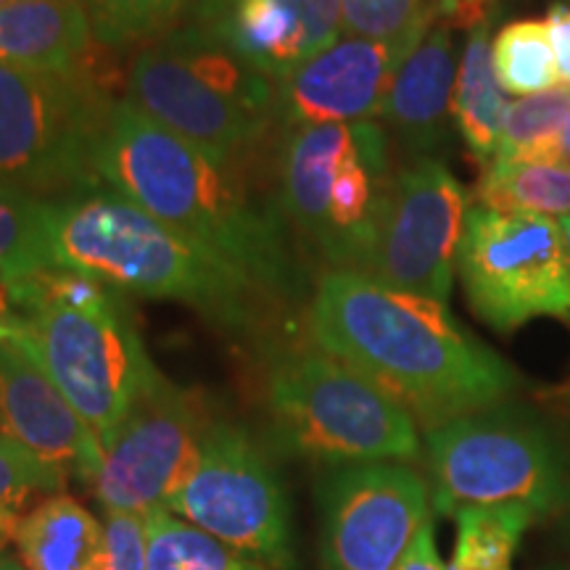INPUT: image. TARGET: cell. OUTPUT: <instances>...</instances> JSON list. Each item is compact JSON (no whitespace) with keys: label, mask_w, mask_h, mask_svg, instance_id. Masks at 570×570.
<instances>
[{"label":"cell","mask_w":570,"mask_h":570,"mask_svg":"<svg viewBox=\"0 0 570 570\" xmlns=\"http://www.w3.org/2000/svg\"><path fill=\"white\" fill-rule=\"evenodd\" d=\"M309 341L394 399L425 431L508 402L520 375L458 323L444 302L391 288L360 269L320 275Z\"/></svg>","instance_id":"obj_1"},{"label":"cell","mask_w":570,"mask_h":570,"mask_svg":"<svg viewBox=\"0 0 570 570\" xmlns=\"http://www.w3.org/2000/svg\"><path fill=\"white\" fill-rule=\"evenodd\" d=\"M244 161L214 159L119 98L96 167L106 188L244 269L277 302H294L304 291L294 230L281 202L246 180Z\"/></svg>","instance_id":"obj_2"},{"label":"cell","mask_w":570,"mask_h":570,"mask_svg":"<svg viewBox=\"0 0 570 570\" xmlns=\"http://www.w3.org/2000/svg\"><path fill=\"white\" fill-rule=\"evenodd\" d=\"M46 244L51 267L122 294L183 302L230 331H248L277 302L244 269L106 185L48 198Z\"/></svg>","instance_id":"obj_3"},{"label":"cell","mask_w":570,"mask_h":570,"mask_svg":"<svg viewBox=\"0 0 570 570\" xmlns=\"http://www.w3.org/2000/svg\"><path fill=\"white\" fill-rule=\"evenodd\" d=\"M265 404L275 439L312 462L344 468L420 458L410 412L312 341L269 356Z\"/></svg>","instance_id":"obj_4"},{"label":"cell","mask_w":570,"mask_h":570,"mask_svg":"<svg viewBox=\"0 0 570 570\" xmlns=\"http://www.w3.org/2000/svg\"><path fill=\"white\" fill-rule=\"evenodd\" d=\"M425 468L441 515L523 504L541 520L570 504L566 449L523 404L502 402L425 431Z\"/></svg>","instance_id":"obj_5"},{"label":"cell","mask_w":570,"mask_h":570,"mask_svg":"<svg viewBox=\"0 0 570 570\" xmlns=\"http://www.w3.org/2000/svg\"><path fill=\"white\" fill-rule=\"evenodd\" d=\"M96 59L71 75L0 63V180L40 198L98 188V151L119 98Z\"/></svg>","instance_id":"obj_6"},{"label":"cell","mask_w":570,"mask_h":570,"mask_svg":"<svg viewBox=\"0 0 570 570\" xmlns=\"http://www.w3.org/2000/svg\"><path fill=\"white\" fill-rule=\"evenodd\" d=\"M11 320L19 344L51 375L101 449L161 375L125 296L98 309L38 304Z\"/></svg>","instance_id":"obj_7"},{"label":"cell","mask_w":570,"mask_h":570,"mask_svg":"<svg viewBox=\"0 0 570 570\" xmlns=\"http://www.w3.org/2000/svg\"><path fill=\"white\" fill-rule=\"evenodd\" d=\"M458 275L470 312L502 336L533 320L570 323V248L550 214L473 206Z\"/></svg>","instance_id":"obj_8"},{"label":"cell","mask_w":570,"mask_h":570,"mask_svg":"<svg viewBox=\"0 0 570 570\" xmlns=\"http://www.w3.org/2000/svg\"><path fill=\"white\" fill-rule=\"evenodd\" d=\"M167 510L259 566L288 570V504L265 449L233 423L206 428L196 462Z\"/></svg>","instance_id":"obj_9"},{"label":"cell","mask_w":570,"mask_h":570,"mask_svg":"<svg viewBox=\"0 0 570 570\" xmlns=\"http://www.w3.org/2000/svg\"><path fill=\"white\" fill-rule=\"evenodd\" d=\"M468 212V194L452 169L420 156L383 185L354 269L446 304Z\"/></svg>","instance_id":"obj_10"},{"label":"cell","mask_w":570,"mask_h":570,"mask_svg":"<svg viewBox=\"0 0 570 570\" xmlns=\"http://www.w3.org/2000/svg\"><path fill=\"white\" fill-rule=\"evenodd\" d=\"M323 570H396L431 520V487L407 462L331 468L317 489Z\"/></svg>","instance_id":"obj_11"},{"label":"cell","mask_w":570,"mask_h":570,"mask_svg":"<svg viewBox=\"0 0 570 570\" xmlns=\"http://www.w3.org/2000/svg\"><path fill=\"white\" fill-rule=\"evenodd\" d=\"M204 402L159 375L119 425L92 479V494L106 512L151 515L194 468L206 428Z\"/></svg>","instance_id":"obj_12"},{"label":"cell","mask_w":570,"mask_h":570,"mask_svg":"<svg viewBox=\"0 0 570 570\" xmlns=\"http://www.w3.org/2000/svg\"><path fill=\"white\" fill-rule=\"evenodd\" d=\"M127 101L223 161L252 154L275 122L204 82L167 38L140 48L132 59Z\"/></svg>","instance_id":"obj_13"},{"label":"cell","mask_w":570,"mask_h":570,"mask_svg":"<svg viewBox=\"0 0 570 570\" xmlns=\"http://www.w3.org/2000/svg\"><path fill=\"white\" fill-rule=\"evenodd\" d=\"M404 59L383 42L341 38L277 80L275 122L281 130L373 122L386 106Z\"/></svg>","instance_id":"obj_14"},{"label":"cell","mask_w":570,"mask_h":570,"mask_svg":"<svg viewBox=\"0 0 570 570\" xmlns=\"http://www.w3.org/2000/svg\"><path fill=\"white\" fill-rule=\"evenodd\" d=\"M0 436L92 483L104 449L51 375L17 338L0 348Z\"/></svg>","instance_id":"obj_15"},{"label":"cell","mask_w":570,"mask_h":570,"mask_svg":"<svg viewBox=\"0 0 570 570\" xmlns=\"http://www.w3.org/2000/svg\"><path fill=\"white\" fill-rule=\"evenodd\" d=\"M352 125H315L283 130L281 196L285 219L298 248H312L327 262L331 252V190L341 161L354 151Z\"/></svg>","instance_id":"obj_16"},{"label":"cell","mask_w":570,"mask_h":570,"mask_svg":"<svg viewBox=\"0 0 570 570\" xmlns=\"http://www.w3.org/2000/svg\"><path fill=\"white\" fill-rule=\"evenodd\" d=\"M458 80L452 30L436 21L399 63L381 117L412 154H433L444 146Z\"/></svg>","instance_id":"obj_17"},{"label":"cell","mask_w":570,"mask_h":570,"mask_svg":"<svg viewBox=\"0 0 570 570\" xmlns=\"http://www.w3.org/2000/svg\"><path fill=\"white\" fill-rule=\"evenodd\" d=\"M96 46L80 0H19L0 9V63L71 75L98 59Z\"/></svg>","instance_id":"obj_18"},{"label":"cell","mask_w":570,"mask_h":570,"mask_svg":"<svg viewBox=\"0 0 570 570\" xmlns=\"http://www.w3.org/2000/svg\"><path fill=\"white\" fill-rule=\"evenodd\" d=\"M188 24L223 40L275 82L304 61L296 0H212Z\"/></svg>","instance_id":"obj_19"},{"label":"cell","mask_w":570,"mask_h":570,"mask_svg":"<svg viewBox=\"0 0 570 570\" xmlns=\"http://www.w3.org/2000/svg\"><path fill=\"white\" fill-rule=\"evenodd\" d=\"M24 570H104V525L67 494L42 499L11 533Z\"/></svg>","instance_id":"obj_20"},{"label":"cell","mask_w":570,"mask_h":570,"mask_svg":"<svg viewBox=\"0 0 570 570\" xmlns=\"http://www.w3.org/2000/svg\"><path fill=\"white\" fill-rule=\"evenodd\" d=\"M504 90L497 80L494 53H491V21L468 32L458 63V80L452 96V119L462 142L481 164L494 161L504 114Z\"/></svg>","instance_id":"obj_21"},{"label":"cell","mask_w":570,"mask_h":570,"mask_svg":"<svg viewBox=\"0 0 570 570\" xmlns=\"http://www.w3.org/2000/svg\"><path fill=\"white\" fill-rule=\"evenodd\" d=\"M92 38L109 51L148 48L180 30L198 0H80Z\"/></svg>","instance_id":"obj_22"},{"label":"cell","mask_w":570,"mask_h":570,"mask_svg":"<svg viewBox=\"0 0 570 570\" xmlns=\"http://www.w3.org/2000/svg\"><path fill=\"white\" fill-rule=\"evenodd\" d=\"M479 206L497 212L570 214V169L552 164L491 161L475 188Z\"/></svg>","instance_id":"obj_23"},{"label":"cell","mask_w":570,"mask_h":570,"mask_svg":"<svg viewBox=\"0 0 570 570\" xmlns=\"http://www.w3.org/2000/svg\"><path fill=\"white\" fill-rule=\"evenodd\" d=\"M458 541L446 570H510L520 537L537 523L523 504L465 508L458 515Z\"/></svg>","instance_id":"obj_24"},{"label":"cell","mask_w":570,"mask_h":570,"mask_svg":"<svg viewBox=\"0 0 570 570\" xmlns=\"http://www.w3.org/2000/svg\"><path fill=\"white\" fill-rule=\"evenodd\" d=\"M497 80L510 96H537L560 85L558 61L544 19H518L491 40Z\"/></svg>","instance_id":"obj_25"},{"label":"cell","mask_w":570,"mask_h":570,"mask_svg":"<svg viewBox=\"0 0 570 570\" xmlns=\"http://www.w3.org/2000/svg\"><path fill=\"white\" fill-rule=\"evenodd\" d=\"M46 206L30 190L0 180V277L9 291L51 267L46 244Z\"/></svg>","instance_id":"obj_26"},{"label":"cell","mask_w":570,"mask_h":570,"mask_svg":"<svg viewBox=\"0 0 570 570\" xmlns=\"http://www.w3.org/2000/svg\"><path fill=\"white\" fill-rule=\"evenodd\" d=\"M146 570H262V566L175 512L156 510L148 515Z\"/></svg>","instance_id":"obj_27"},{"label":"cell","mask_w":570,"mask_h":570,"mask_svg":"<svg viewBox=\"0 0 570 570\" xmlns=\"http://www.w3.org/2000/svg\"><path fill=\"white\" fill-rule=\"evenodd\" d=\"M570 119V88H558L537 92V96L518 98L504 114L502 135L494 161L518 164H547L554 148V140Z\"/></svg>","instance_id":"obj_28"},{"label":"cell","mask_w":570,"mask_h":570,"mask_svg":"<svg viewBox=\"0 0 570 570\" xmlns=\"http://www.w3.org/2000/svg\"><path fill=\"white\" fill-rule=\"evenodd\" d=\"M348 38L383 42L407 56L439 21L436 0H341Z\"/></svg>","instance_id":"obj_29"},{"label":"cell","mask_w":570,"mask_h":570,"mask_svg":"<svg viewBox=\"0 0 570 570\" xmlns=\"http://www.w3.org/2000/svg\"><path fill=\"white\" fill-rule=\"evenodd\" d=\"M69 473L51 465L19 441L0 436V531L11 539L13 529L42 499L63 494Z\"/></svg>","instance_id":"obj_30"},{"label":"cell","mask_w":570,"mask_h":570,"mask_svg":"<svg viewBox=\"0 0 570 570\" xmlns=\"http://www.w3.org/2000/svg\"><path fill=\"white\" fill-rule=\"evenodd\" d=\"M104 539V570L148 568V515H138V512H106Z\"/></svg>","instance_id":"obj_31"},{"label":"cell","mask_w":570,"mask_h":570,"mask_svg":"<svg viewBox=\"0 0 570 570\" xmlns=\"http://www.w3.org/2000/svg\"><path fill=\"white\" fill-rule=\"evenodd\" d=\"M298 24H302L304 61L336 46L344 32V11L341 0H296Z\"/></svg>","instance_id":"obj_32"},{"label":"cell","mask_w":570,"mask_h":570,"mask_svg":"<svg viewBox=\"0 0 570 570\" xmlns=\"http://www.w3.org/2000/svg\"><path fill=\"white\" fill-rule=\"evenodd\" d=\"M499 0H436L439 19L449 30L473 32L489 24L497 13Z\"/></svg>","instance_id":"obj_33"},{"label":"cell","mask_w":570,"mask_h":570,"mask_svg":"<svg viewBox=\"0 0 570 570\" xmlns=\"http://www.w3.org/2000/svg\"><path fill=\"white\" fill-rule=\"evenodd\" d=\"M544 21L550 27L554 61H558V77L562 85L570 88V3H566V0L552 3Z\"/></svg>","instance_id":"obj_34"},{"label":"cell","mask_w":570,"mask_h":570,"mask_svg":"<svg viewBox=\"0 0 570 570\" xmlns=\"http://www.w3.org/2000/svg\"><path fill=\"white\" fill-rule=\"evenodd\" d=\"M396 570H446L436 550V533H433V520H425L423 529L415 533L412 544L404 552Z\"/></svg>","instance_id":"obj_35"},{"label":"cell","mask_w":570,"mask_h":570,"mask_svg":"<svg viewBox=\"0 0 570 570\" xmlns=\"http://www.w3.org/2000/svg\"><path fill=\"white\" fill-rule=\"evenodd\" d=\"M547 164H552V167L570 169V119L566 125H562L558 140H554L550 161H547Z\"/></svg>","instance_id":"obj_36"},{"label":"cell","mask_w":570,"mask_h":570,"mask_svg":"<svg viewBox=\"0 0 570 570\" xmlns=\"http://www.w3.org/2000/svg\"><path fill=\"white\" fill-rule=\"evenodd\" d=\"M13 317V302H11V291L6 285L3 277H0V320H11Z\"/></svg>","instance_id":"obj_37"},{"label":"cell","mask_w":570,"mask_h":570,"mask_svg":"<svg viewBox=\"0 0 570 570\" xmlns=\"http://www.w3.org/2000/svg\"><path fill=\"white\" fill-rule=\"evenodd\" d=\"M13 338H17V325H13V320H0V348Z\"/></svg>","instance_id":"obj_38"},{"label":"cell","mask_w":570,"mask_h":570,"mask_svg":"<svg viewBox=\"0 0 570 570\" xmlns=\"http://www.w3.org/2000/svg\"><path fill=\"white\" fill-rule=\"evenodd\" d=\"M0 570H24L19 560L9 558V554H0Z\"/></svg>","instance_id":"obj_39"},{"label":"cell","mask_w":570,"mask_h":570,"mask_svg":"<svg viewBox=\"0 0 570 570\" xmlns=\"http://www.w3.org/2000/svg\"><path fill=\"white\" fill-rule=\"evenodd\" d=\"M560 225H562V233H566V240H568V248H570V214L568 217H558Z\"/></svg>","instance_id":"obj_40"},{"label":"cell","mask_w":570,"mask_h":570,"mask_svg":"<svg viewBox=\"0 0 570 570\" xmlns=\"http://www.w3.org/2000/svg\"><path fill=\"white\" fill-rule=\"evenodd\" d=\"M13 3H19V0H0V9H6V6H13Z\"/></svg>","instance_id":"obj_41"},{"label":"cell","mask_w":570,"mask_h":570,"mask_svg":"<svg viewBox=\"0 0 570 570\" xmlns=\"http://www.w3.org/2000/svg\"><path fill=\"white\" fill-rule=\"evenodd\" d=\"M6 541H9V537H6V533H3V531H0V547H3V544H6Z\"/></svg>","instance_id":"obj_42"},{"label":"cell","mask_w":570,"mask_h":570,"mask_svg":"<svg viewBox=\"0 0 570 570\" xmlns=\"http://www.w3.org/2000/svg\"><path fill=\"white\" fill-rule=\"evenodd\" d=\"M566 399H568V402H570V389H568V391H566Z\"/></svg>","instance_id":"obj_43"},{"label":"cell","mask_w":570,"mask_h":570,"mask_svg":"<svg viewBox=\"0 0 570 570\" xmlns=\"http://www.w3.org/2000/svg\"><path fill=\"white\" fill-rule=\"evenodd\" d=\"M566 3H570V0H566Z\"/></svg>","instance_id":"obj_44"}]
</instances>
